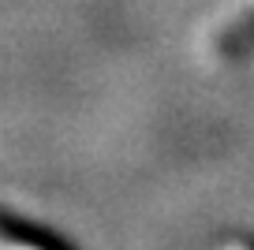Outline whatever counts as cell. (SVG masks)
<instances>
[{"mask_svg": "<svg viewBox=\"0 0 254 250\" xmlns=\"http://www.w3.org/2000/svg\"><path fill=\"white\" fill-rule=\"evenodd\" d=\"M8 250H53V247H45V243H38V239H23V243L11 239V243H8Z\"/></svg>", "mask_w": 254, "mask_h": 250, "instance_id": "obj_1", "label": "cell"}, {"mask_svg": "<svg viewBox=\"0 0 254 250\" xmlns=\"http://www.w3.org/2000/svg\"><path fill=\"white\" fill-rule=\"evenodd\" d=\"M228 250H254L251 243H239V247H228Z\"/></svg>", "mask_w": 254, "mask_h": 250, "instance_id": "obj_2", "label": "cell"}]
</instances>
